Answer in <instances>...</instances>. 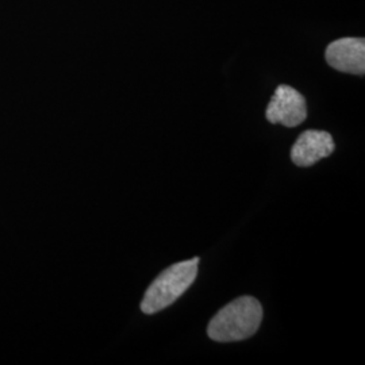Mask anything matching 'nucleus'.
<instances>
[{"mask_svg":"<svg viewBox=\"0 0 365 365\" xmlns=\"http://www.w3.org/2000/svg\"><path fill=\"white\" fill-rule=\"evenodd\" d=\"M262 321L260 302L241 297L225 306L210 321L207 334L217 342H235L256 334Z\"/></svg>","mask_w":365,"mask_h":365,"instance_id":"obj_1","label":"nucleus"},{"mask_svg":"<svg viewBox=\"0 0 365 365\" xmlns=\"http://www.w3.org/2000/svg\"><path fill=\"white\" fill-rule=\"evenodd\" d=\"M197 264L199 257L176 262L158 274L145 292L141 302L143 313H158L179 299L195 282Z\"/></svg>","mask_w":365,"mask_h":365,"instance_id":"obj_2","label":"nucleus"},{"mask_svg":"<svg viewBox=\"0 0 365 365\" xmlns=\"http://www.w3.org/2000/svg\"><path fill=\"white\" fill-rule=\"evenodd\" d=\"M265 117L271 123H280L286 128H295L307 118L304 96L289 86H279L267 107Z\"/></svg>","mask_w":365,"mask_h":365,"instance_id":"obj_3","label":"nucleus"},{"mask_svg":"<svg viewBox=\"0 0 365 365\" xmlns=\"http://www.w3.org/2000/svg\"><path fill=\"white\" fill-rule=\"evenodd\" d=\"M327 64L344 73L364 75V38H339L333 41L327 48Z\"/></svg>","mask_w":365,"mask_h":365,"instance_id":"obj_4","label":"nucleus"},{"mask_svg":"<svg viewBox=\"0 0 365 365\" xmlns=\"http://www.w3.org/2000/svg\"><path fill=\"white\" fill-rule=\"evenodd\" d=\"M334 148L333 137L327 131H303L291 149V160L298 167H312L330 156Z\"/></svg>","mask_w":365,"mask_h":365,"instance_id":"obj_5","label":"nucleus"}]
</instances>
